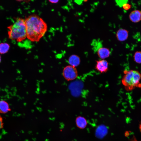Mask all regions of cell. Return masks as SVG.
<instances>
[{"label": "cell", "instance_id": "cell-4", "mask_svg": "<svg viewBox=\"0 0 141 141\" xmlns=\"http://www.w3.org/2000/svg\"><path fill=\"white\" fill-rule=\"evenodd\" d=\"M62 75L68 81L75 79L77 77L78 72L75 67L68 65L65 67L62 71Z\"/></svg>", "mask_w": 141, "mask_h": 141}, {"label": "cell", "instance_id": "cell-13", "mask_svg": "<svg viewBox=\"0 0 141 141\" xmlns=\"http://www.w3.org/2000/svg\"><path fill=\"white\" fill-rule=\"evenodd\" d=\"M91 45L94 52H96L99 49L102 47V42L99 40L94 39L92 41Z\"/></svg>", "mask_w": 141, "mask_h": 141}, {"label": "cell", "instance_id": "cell-2", "mask_svg": "<svg viewBox=\"0 0 141 141\" xmlns=\"http://www.w3.org/2000/svg\"><path fill=\"white\" fill-rule=\"evenodd\" d=\"M8 28V38L11 40L20 42L27 38L25 20L22 18L17 19Z\"/></svg>", "mask_w": 141, "mask_h": 141}, {"label": "cell", "instance_id": "cell-9", "mask_svg": "<svg viewBox=\"0 0 141 141\" xmlns=\"http://www.w3.org/2000/svg\"><path fill=\"white\" fill-rule=\"evenodd\" d=\"M75 121L77 127L81 129L85 128L87 124L86 119L84 117L80 116L77 117Z\"/></svg>", "mask_w": 141, "mask_h": 141}, {"label": "cell", "instance_id": "cell-16", "mask_svg": "<svg viewBox=\"0 0 141 141\" xmlns=\"http://www.w3.org/2000/svg\"><path fill=\"white\" fill-rule=\"evenodd\" d=\"M117 5L120 7H122L125 4L127 3V0H116L115 1Z\"/></svg>", "mask_w": 141, "mask_h": 141}, {"label": "cell", "instance_id": "cell-5", "mask_svg": "<svg viewBox=\"0 0 141 141\" xmlns=\"http://www.w3.org/2000/svg\"><path fill=\"white\" fill-rule=\"evenodd\" d=\"M108 63L104 59L96 61L95 69L101 73H104L107 72L108 69Z\"/></svg>", "mask_w": 141, "mask_h": 141}, {"label": "cell", "instance_id": "cell-6", "mask_svg": "<svg viewBox=\"0 0 141 141\" xmlns=\"http://www.w3.org/2000/svg\"><path fill=\"white\" fill-rule=\"evenodd\" d=\"M130 20L133 23H137L141 20V11L135 10L132 11L129 15Z\"/></svg>", "mask_w": 141, "mask_h": 141}, {"label": "cell", "instance_id": "cell-3", "mask_svg": "<svg viewBox=\"0 0 141 141\" xmlns=\"http://www.w3.org/2000/svg\"><path fill=\"white\" fill-rule=\"evenodd\" d=\"M124 73L121 83L126 90H132L139 86L141 74L138 71L134 70H125Z\"/></svg>", "mask_w": 141, "mask_h": 141}, {"label": "cell", "instance_id": "cell-21", "mask_svg": "<svg viewBox=\"0 0 141 141\" xmlns=\"http://www.w3.org/2000/svg\"><path fill=\"white\" fill-rule=\"evenodd\" d=\"M1 61V56L0 55V62Z\"/></svg>", "mask_w": 141, "mask_h": 141}, {"label": "cell", "instance_id": "cell-17", "mask_svg": "<svg viewBox=\"0 0 141 141\" xmlns=\"http://www.w3.org/2000/svg\"><path fill=\"white\" fill-rule=\"evenodd\" d=\"M125 10H129L131 7V5L130 4L126 3L124 4L122 7Z\"/></svg>", "mask_w": 141, "mask_h": 141}, {"label": "cell", "instance_id": "cell-10", "mask_svg": "<svg viewBox=\"0 0 141 141\" xmlns=\"http://www.w3.org/2000/svg\"><path fill=\"white\" fill-rule=\"evenodd\" d=\"M68 62L70 65L75 67L79 64L80 60L79 56L74 54L69 57Z\"/></svg>", "mask_w": 141, "mask_h": 141}, {"label": "cell", "instance_id": "cell-11", "mask_svg": "<svg viewBox=\"0 0 141 141\" xmlns=\"http://www.w3.org/2000/svg\"><path fill=\"white\" fill-rule=\"evenodd\" d=\"M107 132L106 127L104 125H101L96 130V136L99 138H103L106 134Z\"/></svg>", "mask_w": 141, "mask_h": 141}, {"label": "cell", "instance_id": "cell-12", "mask_svg": "<svg viewBox=\"0 0 141 141\" xmlns=\"http://www.w3.org/2000/svg\"><path fill=\"white\" fill-rule=\"evenodd\" d=\"M10 110L8 103L6 101H0V113L5 114Z\"/></svg>", "mask_w": 141, "mask_h": 141}, {"label": "cell", "instance_id": "cell-7", "mask_svg": "<svg viewBox=\"0 0 141 141\" xmlns=\"http://www.w3.org/2000/svg\"><path fill=\"white\" fill-rule=\"evenodd\" d=\"M128 36V32L123 29L119 30L116 33V36L117 39L120 41L123 42L126 40Z\"/></svg>", "mask_w": 141, "mask_h": 141}, {"label": "cell", "instance_id": "cell-15", "mask_svg": "<svg viewBox=\"0 0 141 141\" xmlns=\"http://www.w3.org/2000/svg\"><path fill=\"white\" fill-rule=\"evenodd\" d=\"M134 61L137 63L141 64V51H137L134 53Z\"/></svg>", "mask_w": 141, "mask_h": 141}, {"label": "cell", "instance_id": "cell-20", "mask_svg": "<svg viewBox=\"0 0 141 141\" xmlns=\"http://www.w3.org/2000/svg\"><path fill=\"white\" fill-rule=\"evenodd\" d=\"M140 131L141 132V124H140Z\"/></svg>", "mask_w": 141, "mask_h": 141}, {"label": "cell", "instance_id": "cell-14", "mask_svg": "<svg viewBox=\"0 0 141 141\" xmlns=\"http://www.w3.org/2000/svg\"><path fill=\"white\" fill-rule=\"evenodd\" d=\"M10 48V45L7 43H0V54H4L7 52Z\"/></svg>", "mask_w": 141, "mask_h": 141}, {"label": "cell", "instance_id": "cell-8", "mask_svg": "<svg viewBox=\"0 0 141 141\" xmlns=\"http://www.w3.org/2000/svg\"><path fill=\"white\" fill-rule=\"evenodd\" d=\"M96 52L99 57L102 59L107 58L110 54V51L108 49L103 47L99 49Z\"/></svg>", "mask_w": 141, "mask_h": 141}, {"label": "cell", "instance_id": "cell-19", "mask_svg": "<svg viewBox=\"0 0 141 141\" xmlns=\"http://www.w3.org/2000/svg\"><path fill=\"white\" fill-rule=\"evenodd\" d=\"M49 1L51 3L53 4H55L57 3L59 0H49Z\"/></svg>", "mask_w": 141, "mask_h": 141}, {"label": "cell", "instance_id": "cell-1", "mask_svg": "<svg viewBox=\"0 0 141 141\" xmlns=\"http://www.w3.org/2000/svg\"><path fill=\"white\" fill-rule=\"evenodd\" d=\"M25 20L27 38L32 42L39 41L47 31L46 23L36 14L31 15Z\"/></svg>", "mask_w": 141, "mask_h": 141}, {"label": "cell", "instance_id": "cell-18", "mask_svg": "<svg viewBox=\"0 0 141 141\" xmlns=\"http://www.w3.org/2000/svg\"><path fill=\"white\" fill-rule=\"evenodd\" d=\"M3 126V119L0 115V130L2 128Z\"/></svg>", "mask_w": 141, "mask_h": 141}]
</instances>
